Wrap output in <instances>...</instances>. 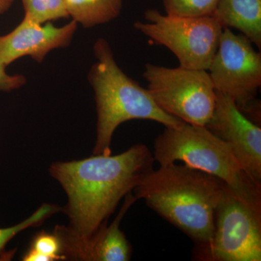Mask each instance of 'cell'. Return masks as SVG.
<instances>
[{"instance_id":"obj_15","label":"cell","mask_w":261,"mask_h":261,"mask_svg":"<svg viewBox=\"0 0 261 261\" xmlns=\"http://www.w3.org/2000/svg\"><path fill=\"white\" fill-rule=\"evenodd\" d=\"M65 260L63 244L56 232L41 231L33 239L28 251L22 257L23 261H56Z\"/></svg>"},{"instance_id":"obj_17","label":"cell","mask_w":261,"mask_h":261,"mask_svg":"<svg viewBox=\"0 0 261 261\" xmlns=\"http://www.w3.org/2000/svg\"><path fill=\"white\" fill-rule=\"evenodd\" d=\"M166 14L183 17L214 16L219 0H162Z\"/></svg>"},{"instance_id":"obj_7","label":"cell","mask_w":261,"mask_h":261,"mask_svg":"<svg viewBox=\"0 0 261 261\" xmlns=\"http://www.w3.org/2000/svg\"><path fill=\"white\" fill-rule=\"evenodd\" d=\"M145 18L147 22H136V29L172 51L180 66L208 70L224 29L214 16H177L148 9Z\"/></svg>"},{"instance_id":"obj_5","label":"cell","mask_w":261,"mask_h":261,"mask_svg":"<svg viewBox=\"0 0 261 261\" xmlns=\"http://www.w3.org/2000/svg\"><path fill=\"white\" fill-rule=\"evenodd\" d=\"M202 261H260L261 206L244 200L226 185L215 211L208 245L195 247Z\"/></svg>"},{"instance_id":"obj_6","label":"cell","mask_w":261,"mask_h":261,"mask_svg":"<svg viewBox=\"0 0 261 261\" xmlns=\"http://www.w3.org/2000/svg\"><path fill=\"white\" fill-rule=\"evenodd\" d=\"M143 76L148 83L147 90L161 109L185 123L205 126L216 100L207 70L147 63Z\"/></svg>"},{"instance_id":"obj_1","label":"cell","mask_w":261,"mask_h":261,"mask_svg":"<svg viewBox=\"0 0 261 261\" xmlns=\"http://www.w3.org/2000/svg\"><path fill=\"white\" fill-rule=\"evenodd\" d=\"M150 149L137 144L121 154H94L88 159L56 162L49 173L68 196V226H58L65 260H73L100 228L108 224L120 201L132 193L153 170Z\"/></svg>"},{"instance_id":"obj_19","label":"cell","mask_w":261,"mask_h":261,"mask_svg":"<svg viewBox=\"0 0 261 261\" xmlns=\"http://www.w3.org/2000/svg\"><path fill=\"white\" fill-rule=\"evenodd\" d=\"M13 0H0V15L4 14L13 4Z\"/></svg>"},{"instance_id":"obj_18","label":"cell","mask_w":261,"mask_h":261,"mask_svg":"<svg viewBox=\"0 0 261 261\" xmlns=\"http://www.w3.org/2000/svg\"><path fill=\"white\" fill-rule=\"evenodd\" d=\"M4 64L0 63V92H10L20 88L27 82L23 75H10Z\"/></svg>"},{"instance_id":"obj_2","label":"cell","mask_w":261,"mask_h":261,"mask_svg":"<svg viewBox=\"0 0 261 261\" xmlns=\"http://www.w3.org/2000/svg\"><path fill=\"white\" fill-rule=\"evenodd\" d=\"M226 186L216 176L175 163L152 170L132 192L191 239L195 247H202L213 238L215 211Z\"/></svg>"},{"instance_id":"obj_14","label":"cell","mask_w":261,"mask_h":261,"mask_svg":"<svg viewBox=\"0 0 261 261\" xmlns=\"http://www.w3.org/2000/svg\"><path fill=\"white\" fill-rule=\"evenodd\" d=\"M61 210L57 205L43 204L29 217L20 224L11 227L0 228V261L10 260L14 256L15 250H6L7 245L18 233L29 227L39 226L51 215Z\"/></svg>"},{"instance_id":"obj_4","label":"cell","mask_w":261,"mask_h":261,"mask_svg":"<svg viewBox=\"0 0 261 261\" xmlns=\"http://www.w3.org/2000/svg\"><path fill=\"white\" fill-rule=\"evenodd\" d=\"M152 155L160 166L182 162L216 176L244 200L261 206L260 185L245 172L229 146L205 126L184 122L165 127L154 141Z\"/></svg>"},{"instance_id":"obj_3","label":"cell","mask_w":261,"mask_h":261,"mask_svg":"<svg viewBox=\"0 0 261 261\" xmlns=\"http://www.w3.org/2000/svg\"><path fill=\"white\" fill-rule=\"evenodd\" d=\"M97 61L89 73L97 113V138L94 154H111L113 134L130 120H150L165 127L180 126L184 121L163 111L147 89L128 76L117 64L106 39L94 43Z\"/></svg>"},{"instance_id":"obj_9","label":"cell","mask_w":261,"mask_h":261,"mask_svg":"<svg viewBox=\"0 0 261 261\" xmlns=\"http://www.w3.org/2000/svg\"><path fill=\"white\" fill-rule=\"evenodd\" d=\"M232 150L249 177L261 186V128L228 96L216 92V106L205 125Z\"/></svg>"},{"instance_id":"obj_13","label":"cell","mask_w":261,"mask_h":261,"mask_svg":"<svg viewBox=\"0 0 261 261\" xmlns=\"http://www.w3.org/2000/svg\"><path fill=\"white\" fill-rule=\"evenodd\" d=\"M68 16L85 28L102 25L121 13L122 0H63Z\"/></svg>"},{"instance_id":"obj_10","label":"cell","mask_w":261,"mask_h":261,"mask_svg":"<svg viewBox=\"0 0 261 261\" xmlns=\"http://www.w3.org/2000/svg\"><path fill=\"white\" fill-rule=\"evenodd\" d=\"M77 27L73 20L56 27L49 22L43 25L24 16L16 28L0 37V63L8 67L24 56L41 63L49 51L69 45Z\"/></svg>"},{"instance_id":"obj_12","label":"cell","mask_w":261,"mask_h":261,"mask_svg":"<svg viewBox=\"0 0 261 261\" xmlns=\"http://www.w3.org/2000/svg\"><path fill=\"white\" fill-rule=\"evenodd\" d=\"M214 16L223 28L235 29L261 48V0H219Z\"/></svg>"},{"instance_id":"obj_11","label":"cell","mask_w":261,"mask_h":261,"mask_svg":"<svg viewBox=\"0 0 261 261\" xmlns=\"http://www.w3.org/2000/svg\"><path fill=\"white\" fill-rule=\"evenodd\" d=\"M133 193L125 197V202L112 224L106 225L81 247L73 260L89 261H128L132 253V245L120 228L123 216L137 201Z\"/></svg>"},{"instance_id":"obj_16","label":"cell","mask_w":261,"mask_h":261,"mask_svg":"<svg viewBox=\"0 0 261 261\" xmlns=\"http://www.w3.org/2000/svg\"><path fill=\"white\" fill-rule=\"evenodd\" d=\"M24 16L39 23L68 18L63 0H21Z\"/></svg>"},{"instance_id":"obj_8","label":"cell","mask_w":261,"mask_h":261,"mask_svg":"<svg viewBox=\"0 0 261 261\" xmlns=\"http://www.w3.org/2000/svg\"><path fill=\"white\" fill-rule=\"evenodd\" d=\"M243 34L224 28L208 72L216 92L228 96L245 115L260 118L261 55Z\"/></svg>"}]
</instances>
